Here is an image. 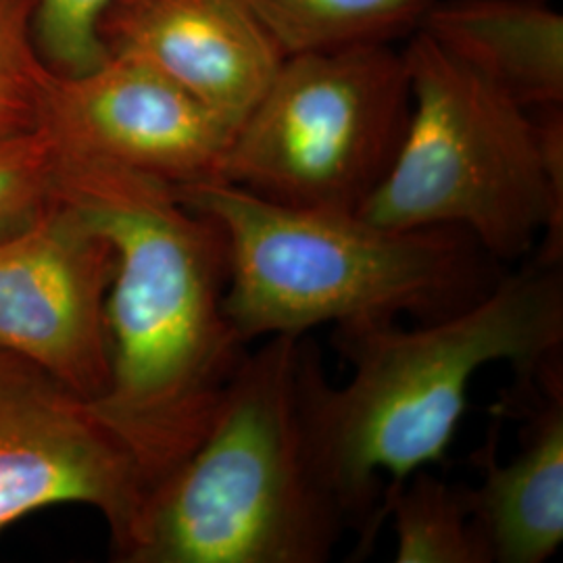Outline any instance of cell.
I'll return each instance as SVG.
<instances>
[{
	"label": "cell",
	"instance_id": "obj_1",
	"mask_svg": "<svg viewBox=\"0 0 563 563\" xmlns=\"http://www.w3.org/2000/svg\"><path fill=\"white\" fill-rule=\"evenodd\" d=\"M57 197L111 244L109 384L92 405L148 490L199 444L249 344L225 313L222 228L167 184L57 148Z\"/></svg>",
	"mask_w": 563,
	"mask_h": 563
},
{
	"label": "cell",
	"instance_id": "obj_2",
	"mask_svg": "<svg viewBox=\"0 0 563 563\" xmlns=\"http://www.w3.org/2000/svg\"><path fill=\"white\" fill-rule=\"evenodd\" d=\"M334 328L351 378L328 383L320 353L307 341L305 428L323 483L369 544L383 523L384 476L402 483L443 462L484 365L509 363L518 384H528L562 357V267L530 262L504 274L481 301L416 328L397 320Z\"/></svg>",
	"mask_w": 563,
	"mask_h": 563
},
{
	"label": "cell",
	"instance_id": "obj_3",
	"mask_svg": "<svg viewBox=\"0 0 563 563\" xmlns=\"http://www.w3.org/2000/svg\"><path fill=\"white\" fill-rule=\"evenodd\" d=\"M174 190L225 234V313L246 344L325 323L443 320L504 276L455 225L393 230L360 213L265 201L228 181Z\"/></svg>",
	"mask_w": 563,
	"mask_h": 563
},
{
	"label": "cell",
	"instance_id": "obj_4",
	"mask_svg": "<svg viewBox=\"0 0 563 563\" xmlns=\"http://www.w3.org/2000/svg\"><path fill=\"white\" fill-rule=\"evenodd\" d=\"M305 336L249 351L199 444L155 484L121 562L325 563L349 520L313 462Z\"/></svg>",
	"mask_w": 563,
	"mask_h": 563
},
{
	"label": "cell",
	"instance_id": "obj_5",
	"mask_svg": "<svg viewBox=\"0 0 563 563\" xmlns=\"http://www.w3.org/2000/svg\"><path fill=\"white\" fill-rule=\"evenodd\" d=\"M411 113L401 148L357 211L393 230L455 225L499 263L562 267L563 104L523 109L422 30L402 51Z\"/></svg>",
	"mask_w": 563,
	"mask_h": 563
},
{
	"label": "cell",
	"instance_id": "obj_6",
	"mask_svg": "<svg viewBox=\"0 0 563 563\" xmlns=\"http://www.w3.org/2000/svg\"><path fill=\"white\" fill-rule=\"evenodd\" d=\"M409 113L393 44L288 55L236 125L222 181L286 207L357 213L397 159Z\"/></svg>",
	"mask_w": 563,
	"mask_h": 563
},
{
	"label": "cell",
	"instance_id": "obj_7",
	"mask_svg": "<svg viewBox=\"0 0 563 563\" xmlns=\"http://www.w3.org/2000/svg\"><path fill=\"white\" fill-rule=\"evenodd\" d=\"M146 495L141 463L92 401L0 349V534L46 507L86 505L120 555Z\"/></svg>",
	"mask_w": 563,
	"mask_h": 563
},
{
	"label": "cell",
	"instance_id": "obj_8",
	"mask_svg": "<svg viewBox=\"0 0 563 563\" xmlns=\"http://www.w3.org/2000/svg\"><path fill=\"white\" fill-rule=\"evenodd\" d=\"M113 267L111 244L55 192L41 218L0 241V349L97 401L111 369L104 311Z\"/></svg>",
	"mask_w": 563,
	"mask_h": 563
},
{
	"label": "cell",
	"instance_id": "obj_9",
	"mask_svg": "<svg viewBox=\"0 0 563 563\" xmlns=\"http://www.w3.org/2000/svg\"><path fill=\"white\" fill-rule=\"evenodd\" d=\"M42 130L63 155L115 165L172 188L222 181L234 130L139 60L107 57L53 74Z\"/></svg>",
	"mask_w": 563,
	"mask_h": 563
},
{
	"label": "cell",
	"instance_id": "obj_10",
	"mask_svg": "<svg viewBox=\"0 0 563 563\" xmlns=\"http://www.w3.org/2000/svg\"><path fill=\"white\" fill-rule=\"evenodd\" d=\"M97 36L107 57L159 71L232 130L284 60L242 0H109Z\"/></svg>",
	"mask_w": 563,
	"mask_h": 563
},
{
	"label": "cell",
	"instance_id": "obj_11",
	"mask_svg": "<svg viewBox=\"0 0 563 563\" xmlns=\"http://www.w3.org/2000/svg\"><path fill=\"white\" fill-rule=\"evenodd\" d=\"M516 395L532 405L518 453L499 462L501 413L472 457L481 484L467 486V499L488 563H543L563 543L562 360Z\"/></svg>",
	"mask_w": 563,
	"mask_h": 563
},
{
	"label": "cell",
	"instance_id": "obj_12",
	"mask_svg": "<svg viewBox=\"0 0 563 563\" xmlns=\"http://www.w3.org/2000/svg\"><path fill=\"white\" fill-rule=\"evenodd\" d=\"M420 30L523 109L563 104V15L551 0H434Z\"/></svg>",
	"mask_w": 563,
	"mask_h": 563
},
{
	"label": "cell",
	"instance_id": "obj_13",
	"mask_svg": "<svg viewBox=\"0 0 563 563\" xmlns=\"http://www.w3.org/2000/svg\"><path fill=\"white\" fill-rule=\"evenodd\" d=\"M284 57L349 44H393L420 30L434 0H242Z\"/></svg>",
	"mask_w": 563,
	"mask_h": 563
},
{
	"label": "cell",
	"instance_id": "obj_14",
	"mask_svg": "<svg viewBox=\"0 0 563 563\" xmlns=\"http://www.w3.org/2000/svg\"><path fill=\"white\" fill-rule=\"evenodd\" d=\"M380 518L395 528L397 563H488L465 484L418 470L402 483L384 484Z\"/></svg>",
	"mask_w": 563,
	"mask_h": 563
},
{
	"label": "cell",
	"instance_id": "obj_15",
	"mask_svg": "<svg viewBox=\"0 0 563 563\" xmlns=\"http://www.w3.org/2000/svg\"><path fill=\"white\" fill-rule=\"evenodd\" d=\"M41 0H0V144L42 128L55 69L38 44Z\"/></svg>",
	"mask_w": 563,
	"mask_h": 563
},
{
	"label": "cell",
	"instance_id": "obj_16",
	"mask_svg": "<svg viewBox=\"0 0 563 563\" xmlns=\"http://www.w3.org/2000/svg\"><path fill=\"white\" fill-rule=\"evenodd\" d=\"M59 155L46 130L0 144V241L41 218L55 199Z\"/></svg>",
	"mask_w": 563,
	"mask_h": 563
},
{
	"label": "cell",
	"instance_id": "obj_17",
	"mask_svg": "<svg viewBox=\"0 0 563 563\" xmlns=\"http://www.w3.org/2000/svg\"><path fill=\"white\" fill-rule=\"evenodd\" d=\"M109 0H41L38 44L57 74H81L107 59L97 23Z\"/></svg>",
	"mask_w": 563,
	"mask_h": 563
}]
</instances>
